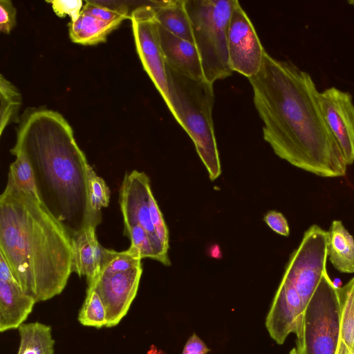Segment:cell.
I'll return each mask as SVG.
<instances>
[{"label": "cell", "mask_w": 354, "mask_h": 354, "mask_svg": "<svg viewBox=\"0 0 354 354\" xmlns=\"http://www.w3.org/2000/svg\"><path fill=\"white\" fill-rule=\"evenodd\" d=\"M0 255L37 302L59 295L73 272L71 236L39 201L9 178L0 196Z\"/></svg>", "instance_id": "3957f363"}, {"label": "cell", "mask_w": 354, "mask_h": 354, "mask_svg": "<svg viewBox=\"0 0 354 354\" xmlns=\"http://www.w3.org/2000/svg\"><path fill=\"white\" fill-rule=\"evenodd\" d=\"M248 80L263 139L274 153L321 177L344 176V156L324 119L310 74L265 50L259 71Z\"/></svg>", "instance_id": "6da1fadb"}, {"label": "cell", "mask_w": 354, "mask_h": 354, "mask_svg": "<svg viewBox=\"0 0 354 354\" xmlns=\"http://www.w3.org/2000/svg\"><path fill=\"white\" fill-rule=\"evenodd\" d=\"M169 100L166 103L178 124L192 140L209 179L215 180L221 167L214 135L213 84L194 80L167 64Z\"/></svg>", "instance_id": "277c9868"}, {"label": "cell", "mask_w": 354, "mask_h": 354, "mask_svg": "<svg viewBox=\"0 0 354 354\" xmlns=\"http://www.w3.org/2000/svg\"><path fill=\"white\" fill-rule=\"evenodd\" d=\"M36 303V299L22 289L0 255V332L18 329Z\"/></svg>", "instance_id": "5bb4252c"}, {"label": "cell", "mask_w": 354, "mask_h": 354, "mask_svg": "<svg viewBox=\"0 0 354 354\" xmlns=\"http://www.w3.org/2000/svg\"><path fill=\"white\" fill-rule=\"evenodd\" d=\"M122 21L123 20L106 21L81 13L75 21L69 23V36L74 43L95 45L104 42L107 35Z\"/></svg>", "instance_id": "ffe728a7"}, {"label": "cell", "mask_w": 354, "mask_h": 354, "mask_svg": "<svg viewBox=\"0 0 354 354\" xmlns=\"http://www.w3.org/2000/svg\"><path fill=\"white\" fill-rule=\"evenodd\" d=\"M227 51L229 66L250 78L260 70L265 49L253 24L236 0L228 25Z\"/></svg>", "instance_id": "30bf717a"}, {"label": "cell", "mask_w": 354, "mask_h": 354, "mask_svg": "<svg viewBox=\"0 0 354 354\" xmlns=\"http://www.w3.org/2000/svg\"><path fill=\"white\" fill-rule=\"evenodd\" d=\"M306 307L295 287L282 277L266 319L270 336L283 344L290 333H297Z\"/></svg>", "instance_id": "4fadbf2b"}, {"label": "cell", "mask_w": 354, "mask_h": 354, "mask_svg": "<svg viewBox=\"0 0 354 354\" xmlns=\"http://www.w3.org/2000/svg\"><path fill=\"white\" fill-rule=\"evenodd\" d=\"M322 112L338 142L347 165L354 162V104L350 93L334 86L318 94Z\"/></svg>", "instance_id": "7c38bea8"}, {"label": "cell", "mask_w": 354, "mask_h": 354, "mask_svg": "<svg viewBox=\"0 0 354 354\" xmlns=\"http://www.w3.org/2000/svg\"><path fill=\"white\" fill-rule=\"evenodd\" d=\"M328 257L334 268L343 273H354V238L341 221L332 222L328 231Z\"/></svg>", "instance_id": "e0dca14e"}, {"label": "cell", "mask_w": 354, "mask_h": 354, "mask_svg": "<svg viewBox=\"0 0 354 354\" xmlns=\"http://www.w3.org/2000/svg\"><path fill=\"white\" fill-rule=\"evenodd\" d=\"M349 3H351V4L354 6V1H349Z\"/></svg>", "instance_id": "1f68e13d"}, {"label": "cell", "mask_w": 354, "mask_h": 354, "mask_svg": "<svg viewBox=\"0 0 354 354\" xmlns=\"http://www.w3.org/2000/svg\"><path fill=\"white\" fill-rule=\"evenodd\" d=\"M95 228H88L71 236L73 250V272L84 276L88 286L100 273L104 248L99 243Z\"/></svg>", "instance_id": "2e32d148"}, {"label": "cell", "mask_w": 354, "mask_h": 354, "mask_svg": "<svg viewBox=\"0 0 354 354\" xmlns=\"http://www.w3.org/2000/svg\"><path fill=\"white\" fill-rule=\"evenodd\" d=\"M328 231L317 225L305 232L291 254L283 278L296 289L306 307L326 270Z\"/></svg>", "instance_id": "ba28073f"}, {"label": "cell", "mask_w": 354, "mask_h": 354, "mask_svg": "<svg viewBox=\"0 0 354 354\" xmlns=\"http://www.w3.org/2000/svg\"><path fill=\"white\" fill-rule=\"evenodd\" d=\"M158 33L166 64L194 80H205L195 44L172 34L158 24Z\"/></svg>", "instance_id": "9a60e30c"}, {"label": "cell", "mask_w": 354, "mask_h": 354, "mask_svg": "<svg viewBox=\"0 0 354 354\" xmlns=\"http://www.w3.org/2000/svg\"><path fill=\"white\" fill-rule=\"evenodd\" d=\"M79 322L85 326L106 327V312L102 299L92 287H88L86 295L78 314Z\"/></svg>", "instance_id": "cb8c5ba5"}, {"label": "cell", "mask_w": 354, "mask_h": 354, "mask_svg": "<svg viewBox=\"0 0 354 354\" xmlns=\"http://www.w3.org/2000/svg\"><path fill=\"white\" fill-rule=\"evenodd\" d=\"M236 0H185L204 78L211 84L232 74L227 34Z\"/></svg>", "instance_id": "5b68a950"}, {"label": "cell", "mask_w": 354, "mask_h": 354, "mask_svg": "<svg viewBox=\"0 0 354 354\" xmlns=\"http://www.w3.org/2000/svg\"><path fill=\"white\" fill-rule=\"evenodd\" d=\"M156 1L142 5L131 13L132 30L138 54L143 68L165 103L169 100L167 64L161 48L158 22L154 10Z\"/></svg>", "instance_id": "9c48e42d"}, {"label": "cell", "mask_w": 354, "mask_h": 354, "mask_svg": "<svg viewBox=\"0 0 354 354\" xmlns=\"http://www.w3.org/2000/svg\"><path fill=\"white\" fill-rule=\"evenodd\" d=\"M209 351L205 342L194 333L185 343L182 354H207Z\"/></svg>", "instance_id": "f546056e"}, {"label": "cell", "mask_w": 354, "mask_h": 354, "mask_svg": "<svg viewBox=\"0 0 354 354\" xmlns=\"http://www.w3.org/2000/svg\"><path fill=\"white\" fill-rule=\"evenodd\" d=\"M0 135L15 119L21 104V95L17 87L2 75L0 77Z\"/></svg>", "instance_id": "603a6c76"}, {"label": "cell", "mask_w": 354, "mask_h": 354, "mask_svg": "<svg viewBox=\"0 0 354 354\" xmlns=\"http://www.w3.org/2000/svg\"><path fill=\"white\" fill-rule=\"evenodd\" d=\"M81 13L106 21H124L127 19H131V16L128 14V8L125 5L110 8L92 1H85Z\"/></svg>", "instance_id": "484cf974"}, {"label": "cell", "mask_w": 354, "mask_h": 354, "mask_svg": "<svg viewBox=\"0 0 354 354\" xmlns=\"http://www.w3.org/2000/svg\"><path fill=\"white\" fill-rule=\"evenodd\" d=\"M10 153L28 161L41 204L71 236L97 226L88 198L91 165L62 115L46 109L26 111Z\"/></svg>", "instance_id": "7a4b0ae2"}, {"label": "cell", "mask_w": 354, "mask_h": 354, "mask_svg": "<svg viewBox=\"0 0 354 354\" xmlns=\"http://www.w3.org/2000/svg\"><path fill=\"white\" fill-rule=\"evenodd\" d=\"M18 330L20 342L17 354H54L55 341L50 326L39 322L24 323Z\"/></svg>", "instance_id": "44dd1931"}, {"label": "cell", "mask_w": 354, "mask_h": 354, "mask_svg": "<svg viewBox=\"0 0 354 354\" xmlns=\"http://www.w3.org/2000/svg\"><path fill=\"white\" fill-rule=\"evenodd\" d=\"M46 2L52 4L53 9L58 17H64L68 15L72 22L79 18L84 6L81 0H53Z\"/></svg>", "instance_id": "4316f807"}, {"label": "cell", "mask_w": 354, "mask_h": 354, "mask_svg": "<svg viewBox=\"0 0 354 354\" xmlns=\"http://www.w3.org/2000/svg\"><path fill=\"white\" fill-rule=\"evenodd\" d=\"M289 354H299L296 348H293L289 353Z\"/></svg>", "instance_id": "4dcf8cb0"}, {"label": "cell", "mask_w": 354, "mask_h": 354, "mask_svg": "<svg viewBox=\"0 0 354 354\" xmlns=\"http://www.w3.org/2000/svg\"><path fill=\"white\" fill-rule=\"evenodd\" d=\"M120 206L124 227L136 226L149 235L157 261L169 266V230L153 195L150 179L144 171L124 175L120 189Z\"/></svg>", "instance_id": "8992f818"}, {"label": "cell", "mask_w": 354, "mask_h": 354, "mask_svg": "<svg viewBox=\"0 0 354 354\" xmlns=\"http://www.w3.org/2000/svg\"><path fill=\"white\" fill-rule=\"evenodd\" d=\"M111 191L104 180L90 166L88 172V198L91 212L96 224L102 221V209L109 205Z\"/></svg>", "instance_id": "7402d4cb"}, {"label": "cell", "mask_w": 354, "mask_h": 354, "mask_svg": "<svg viewBox=\"0 0 354 354\" xmlns=\"http://www.w3.org/2000/svg\"><path fill=\"white\" fill-rule=\"evenodd\" d=\"M339 301L337 354H354V277L337 287Z\"/></svg>", "instance_id": "d6986e66"}, {"label": "cell", "mask_w": 354, "mask_h": 354, "mask_svg": "<svg viewBox=\"0 0 354 354\" xmlns=\"http://www.w3.org/2000/svg\"><path fill=\"white\" fill-rule=\"evenodd\" d=\"M339 301L337 287L325 272L308 303L296 333L299 354H337Z\"/></svg>", "instance_id": "52a82bcc"}, {"label": "cell", "mask_w": 354, "mask_h": 354, "mask_svg": "<svg viewBox=\"0 0 354 354\" xmlns=\"http://www.w3.org/2000/svg\"><path fill=\"white\" fill-rule=\"evenodd\" d=\"M142 273V263L129 269L101 268L95 280L88 287L97 292L106 312V328L119 324L134 300Z\"/></svg>", "instance_id": "8fae6325"}, {"label": "cell", "mask_w": 354, "mask_h": 354, "mask_svg": "<svg viewBox=\"0 0 354 354\" xmlns=\"http://www.w3.org/2000/svg\"><path fill=\"white\" fill-rule=\"evenodd\" d=\"M15 156L16 159L10 165L8 178L11 180L18 188L39 201L30 165L22 154L17 153Z\"/></svg>", "instance_id": "d4e9b609"}, {"label": "cell", "mask_w": 354, "mask_h": 354, "mask_svg": "<svg viewBox=\"0 0 354 354\" xmlns=\"http://www.w3.org/2000/svg\"><path fill=\"white\" fill-rule=\"evenodd\" d=\"M153 8L160 26L177 37L194 44L185 0L156 1Z\"/></svg>", "instance_id": "ac0fdd59"}, {"label": "cell", "mask_w": 354, "mask_h": 354, "mask_svg": "<svg viewBox=\"0 0 354 354\" xmlns=\"http://www.w3.org/2000/svg\"><path fill=\"white\" fill-rule=\"evenodd\" d=\"M17 10L9 0L0 1V30L10 33L16 24Z\"/></svg>", "instance_id": "83f0119b"}, {"label": "cell", "mask_w": 354, "mask_h": 354, "mask_svg": "<svg viewBox=\"0 0 354 354\" xmlns=\"http://www.w3.org/2000/svg\"><path fill=\"white\" fill-rule=\"evenodd\" d=\"M263 220L267 225L274 232L283 236L290 234V227L286 217L282 213L272 210L267 212Z\"/></svg>", "instance_id": "f1b7e54d"}]
</instances>
